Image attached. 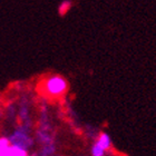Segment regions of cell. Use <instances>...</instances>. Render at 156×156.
<instances>
[{
    "label": "cell",
    "mask_w": 156,
    "mask_h": 156,
    "mask_svg": "<svg viewBox=\"0 0 156 156\" xmlns=\"http://www.w3.org/2000/svg\"><path fill=\"white\" fill-rule=\"evenodd\" d=\"M105 153H106V151L103 150L101 146H98L96 143L93 145V147H91V150H90V154L93 156H103V155H105Z\"/></svg>",
    "instance_id": "cell-4"
},
{
    "label": "cell",
    "mask_w": 156,
    "mask_h": 156,
    "mask_svg": "<svg viewBox=\"0 0 156 156\" xmlns=\"http://www.w3.org/2000/svg\"><path fill=\"white\" fill-rule=\"evenodd\" d=\"M68 88V84L65 78L59 75H54L47 78L44 83V90L48 96L59 97L65 94Z\"/></svg>",
    "instance_id": "cell-1"
},
{
    "label": "cell",
    "mask_w": 156,
    "mask_h": 156,
    "mask_svg": "<svg viewBox=\"0 0 156 156\" xmlns=\"http://www.w3.org/2000/svg\"><path fill=\"white\" fill-rule=\"evenodd\" d=\"M96 144H97L98 146H101L104 151L107 152L112 147V140H111V137L108 136V134L101 133L99 136H98L97 140H96Z\"/></svg>",
    "instance_id": "cell-2"
},
{
    "label": "cell",
    "mask_w": 156,
    "mask_h": 156,
    "mask_svg": "<svg viewBox=\"0 0 156 156\" xmlns=\"http://www.w3.org/2000/svg\"><path fill=\"white\" fill-rule=\"evenodd\" d=\"M11 152V142L7 137H1L0 138V156L10 155Z\"/></svg>",
    "instance_id": "cell-3"
},
{
    "label": "cell",
    "mask_w": 156,
    "mask_h": 156,
    "mask_svg": "<svg viewBox=\"0 0 156 156\" xmlns=\"http://www.w3.org/2000/svg\"><path fill=\"white\" fill-rule=\"evenodd\" d=\"M70 7V3L68 2V1H65V2H62V5H60V7H59V10L60 11H62V12H65V10H67Z\"/></svg>",
    "instance_id": "cell-5"
}]
</instances>
